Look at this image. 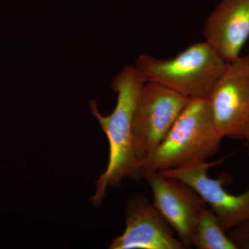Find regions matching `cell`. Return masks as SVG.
Masks as SVG:
<instances>
[{"label": "cell", "mask_w": 249, "mask_h": 249, "mask_svg": "<svg viewBox=\"0 0 249 249\" xmlns=\"http://www.w3.org/2000/svg\"><path fill=\"white\" fill-rule=\"evenodd\" d=\"M222 160L194 163L184 168L160 172L191 186L213 211L226 232L249 221V189L242 194H231L224 188V178H209L208 170Z\"/></svg>", "instance_id": "cell-7"}, {"label": "cell", "mask_w": 249, "mask_h": 249, "mask_svg": "<svg viewBox=\"0 0 249 249\" xmlns=\"http://www.w3.org/2000/svg\"><path fill=\"white\" fill-rule=\"evenodd\" d=\"M247 147H248V150H249V143H247Z\"/></svg>", "instance_id": "cell-12"}, {"label": "cell", "mask_w": 249, "mask_h": 249, "mask_svg": "<svg viewBox=\"0 0 249 249\" xmlns=\"http://www.w3.org/2000/svg\"><path fill=\"white\" fill-rule=\"evenodd\" d=\"M216 129L249 142V55L229 62L208 96Z\"/></svg>", "instance_id": "cell-5"}, {"label": "cell", "mask_w": 249, "mask_h": 249, "mask_svg": "<svg viewBox=\"0 0 249 249\" xmlns=\"http://www.w3.org/2000/svg\"><path fill=\"white\" fill-rule=\"evenodd\" d=\"M203 34L227 62L240 58L249 40V0H221L206 19Z\"/></svg>", "instance_id": "cell-9"}, {"label": "cell", "mask_w": 249, "mask_h": 249, "mask_svg": "<svg viewBox=\"0 0 249 249\" xmlns=\"http://www.w3.org/2000/svg\"><path fill=\"white\" fill-rule=\"evenodd\" d=\"M142 178L151 188L153 204L186 248L201 211L208 205L191 186L160 173L145 174Z\"/></svg>", "instance_id": "cell-6"}, {"label": "cell", "mask_w": 249, "mask_h": 249, "mask_svg": "<svg viewBox=\"0 0 249 249\" xmlns=\"http://www.w3.org/2000/svg\"><path fill=\"white\" fill-rule=\"evenodd\" d=\"M126 227L110 249H185L175 232L145 196L134 195L125 206Z\"/></svg>", "instance_id": "cell-8"}, {"label": "cell", "mask_w": 249, "mask_h": 249, "mask_svg": "<svg viewBox=\"0 0 249 249\" xmlns=\"http://www.w3.org/2000/svg\"><path fill=\"white\" fill-rule=\"evenodd\" d=\"M191 247L197 249H237L209 206L199 214L192 237Z\"/></svg>", "instance_id": "cell-10"}, {"label": "cell", "mask_w": 249, "mask_h": 249, "mask_svg": "<svg viewBox=\"0 0 249 249\" xmlns=\"http://www.w3.org/2000/svg\"><path fill=\"white\" fill-rule=\"evenodd\" d=\"M228 236L237 249H249V221L232 228Z\"/></svg>", "instance_id": "cell-11"}, {"label": "cell", "mask_w": 249, "mask_h": 249, "mask_svg": "<svg viewBox=\"0 0 249 249\" xmlns=\"http://www.w3.org/2000/svg\"><path fill=\"white\" fill-rule=\"evenodd\" d=\"M190 99L163 85L144 83L132 120L134 152L139 167L161 143Z\"/></svg>", "instance_id": "cell-4"}, {"label": "cell", "mask_w": 249, "mask_h": 249, "mask_svg": "<svg viewBox=\"0 0 249 249\" xmlns=\"http://www.w3.org/2000/svg\"><path fill=\"white\" fill-rule=\"evenodd\" d=\"M222 139L213 121L208 96L191 98L161 143L141 163L142 178L207 161L217 153Z\"/></svg>", "instance_id": "cell-2"}, {"label": "cell", "mask_w": 249, "mask_h": 249, "mask_svg": "<svg viewBox=\"0 0 249 249\" xmlns=\"http://www.w3.org/2000/svg\"><path fill=\"white\" fill-rule=\"evenodd\" d=\"M228 64L204 40L190 45L172 58L142 54L135 67L145 82L163 85L189 98H197L209 96Z\"/></svg>", "instance_id": "cell-3"}, {"label": "cell", "mask_w": 249, "mask_h": 249, "mask_svg": "<svg viewBox=\"0 0 249 249\" xmlns=\"http://www.w3.org/2000/svg\"><path fill=\"white\" fill-rule=\"evenodd\" d=\"M145 83L135 66L124 67L113 80L111 89L117 93V102L109 115H103L96 101H90L95 116L109 142V160L106 171L96 181V191L91 197L94 206L102 204L108 187L120 186L126 178H142L133 148L132 120L137 98Z\"/></svg>", "instance_id": "cell-1"}]
</instances>
